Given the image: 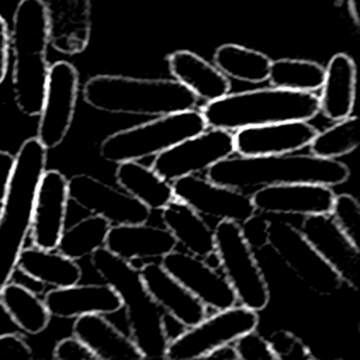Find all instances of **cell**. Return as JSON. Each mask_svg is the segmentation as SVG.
I'll list each match as a JSON object with an SVG mask.
<instances>
[{"instance_id":"6da1fadb","label":"cell","mask_w":360,"mask_h":360,"mask_svg":"<svg viewBox=\"0 0 360 360\" xmlns=\"http://www.w3.org/2000/svg\"><path fill=\"white\" fill-rule=\"evenodd\" d=\"M349 176V167L338 159L294 152L266 156H228L212 165L205 177L218 184L246 190L285 183H316L332 187L345 183Z\"/></svg>"},{"instance_id":"7a4b0ae2","label":"cell","mask_w":360,"mask_h":360,"mask_svg":"<svg viewBox=\"0 0 360 360\" xmlns=\"http://www.w3.org/2000/svg\"><path fill=\"white\" fill-rule=\"evenodd\" d=\"M83 100L107 114L159 117L195 108L198 97L174 79L96 75L84 84Z\"/></svg>"},{"instance_id":"3957f363","label":"cell","mask_w":360,"mask_h":360,"mask_svg":"<svg viewBox=\"0 0 360 360\" xmlns=\"http://www.w3.org/2000/svg\"><path fill=\"white\" fill-rule=\"evenodd\" d=\"M207 127L226 131L281 121H309L319 112V97L312 91L263 87L228 93L207 101L200 110Z\"/></svg>"},{"instance_id":"277c9868","label":"cell","mask_w":360,"mask_h":360,"mask_svg":"<svg viewBox=\"0 0 360 360\" xmlns=\"http://www.w3.org/2000/svg\"><path fill=\"white\" fill-rule=\"evenodd\" d=\"M48 24L44 0H20L10 30L13 52V90L20 111L39 115L49 65L46 60Z\"/></svg>"},{"instance_id":"5b68a950","label":"cell","mask_w":360,"mask_h":360,"mask_svg":"<svg viewBox=\"0 0 360 360\" xmlns=\"http://www.w3.org/2000/svg\"><path fill=\"white\" fill-rule=\"evenodd\" d=\"M90 259L96 273L120 295L125 308L129 338L143 359H165L169 342L165 316L145 288L139 270L105 248L97 249Z\"/></svg>"},{"instance_id":"8992f818","label":"cell","mask_w":360,"mask_h":360,"mask_svg":"<svg viewBox=\"0 0 360 360\" xmlns=\"http://www.w3.org/2000/svg\"><path fill=\"white\" fill-rule=\"evenodd\" d=\"M46 166V148L30 138L20 146L8 193L0 212V291L11 280L20 252L31 229L32 207Z\"/></svg>"},{"instance_id":"52a82bcc","label":"cell","mask_w":360,"mask_h":360,"mask_svg":"<svg viewBox=\"0 0 360 360\" xmlns=\"http://www.w3.org/2000/svg\"><path fill=\"white\" fill-rule=\"evenodd\" d=\"M208 127L195 108L155 117L148 122L110 134L100 143V156L111 163L155 156Z\"/></svg>"},{"instance_id":"ba28073f","label":"cell","mask_w":360,"mask_h":360,"mask_svg":"<svg viewBox=\"0 0 360 360\" xmlns=\"http://www.w3.org/2000/svg\"><path fill=\"white\" fill-rule=\"evenodd\" d=\"M215 253L219 269L232 287L236 301L253 311H262L270 301V290L264 274L242 236L239 224L218 221L214 228Z\"/></svg>"},{"instance_id":"9c48e42d","label":"cell","mask_w":360,"mask_h":360,"mask_svg":"<svg viewBox=\"0 0 360 360\" xmlns=\"http://www.w3.org/2000/svg\"><path fill=\"white\" fill-rule=\"evenodd\" d=\"M257 311L243 305H232L202 318L184 332L169 339L165 359L191 360L204 359L214 349L235 342L240 335L256 329Z\"/></svg>"},{"instance_id":"30bf717a","label":"cell","mask_w":360,"mask_h":360,"mask_svg":"<svg viewBox=\"0 0 360 360\" xmlns=\"http://www.w3.org/2000/svg\"><path fill=\"white\" fill-rule=\"evenodd\" d=\"M269 246L311 291L332 295L340 290V276L315 250L300 228L281 219L269 221Z\"/></svg>"},{"instance_id":"8fae6325","label":"cell","mask_w":360,"mask_h":360,"mask_svg":"<svg viewBox=\"0 0 360 360\" xmlns=\"http://www.w3.org/2000/svg\"><path fill=\"white\" fill-rule=\"evenodd\" d=\"M233 152V134L211 128L155 155L150 167L172 183L184 176L207 172L217 162L232 156Z\"/></svg>"},{"instance_id":"7c38bea8","label":"cell","mask_w":360,"mask_h":360,"mask_svg":"<svg viewBox=\"0 0 360 360\" xmlns=\"http://www.w3.org/2000/svg\"><path fill=\"white\" fill-rule=\"evenodd\" d=\"M77 91L79 73L72 63L58 60L49 66L37 129V139L46 149L56 148L65 141L75 117Z\"/></svg>"},{"instance_id":"4fadbf2b","label":"cell","mask_w":360,"mask_h":360,"mask_svg":"<svg viewBox=\"0 0 360 360\" xmlns=\"http://www.w3.org/2000/svg\"><path fill=\"white\" fill-rule=\"evenodd\" d=\"M174 198L186 202L202 217L242 224L255 212L250 194L214 183L197 174L172 181Z\"/></svg>"},{"instance_id":"5bb4252c","label":"cell","mask_w":360,"mask_h":360,"mask_svg":"<svg viewBox=\"0 0 360 360\" xmlns=\"http://www.w3.org/2000/svg\"><path fill=\"white\" fill-rule=\"evenodd\" d=\"M69 201L111 225L141 224L150 217V210L125 193L90 174H75L68 180Z\"/></svg>"},{"instance_id":"9a60e30c","label":"cell","mask_w":360,"mask_h":360,"mask_svg":"<svg viewBox=\"0 0 360 360\" xmlns=\"http://www.w3.org/2000/svg\"><path fill=\"white\" fill-rule=\"evenodd\" d=\"M160 264L207 308L219 311L236 304V295L225 276L202 257L173 249L160 259Z\"/></svg>"},{"instance_id":"2e32d148","label":"cell","mask_w":360,"mask_h":360,"mask_svg":"<svg viewBox=\"0 0 360 360\" xmlns=\"http://www.w3.org/2000/svg\"><path fill=\"white\" fill-rule=\"evenodd\" d=\"M300 231L342 281L359 291V246L338 226L330 214L304 217Z\"/></svg>"},{"instance_id":"e0dca14e","label":"cell","mask_w":360,"mask_h":360,"mask_svg":"<svg viewBox=\"0 0 360 360\" xmlns=\"http://www.w3.org/2000/svg\"><path fill=\"white\" fill-rule=\"evenodd\" d=\"M68 202V179L58 170H45L32 207L30 235L34 246L56 249L65 229Z\"/></svg>"},{"instance_id":"ac0fdd59","label":"cell","mask_w":360,"mask_h":360,"mask_svg":"<svg viewBox=\"0 0 360 360\" xmlns=\"http://www.w3.org/2000/svg\"><path fill=\"white\" fill-rule=\"evenodd\" d=\"M250 197L257 212L308 217L329 214L335 191L325 184L285 183L259 187Z\"/></svg>"},{"instance_id":"d6986e66","label":"cell","mask_w":360,"mask_h":360,"mask_svg":"<svg viewBox=\"0 0 360 360\" xmlns=\"http://www.w3.org/2000/svg\"><path fill=\"white\" fill-rule=\"evenodd\" d=\"M318 129L308 121H281L240 128L233 134V148L240 156L294 153L309 145Z\"/></svg>"},{"instance_id":"ffe728a7","label":"cell","mask_w":360,"mask_h":360,"mask_svg":"<svg viewBox=\"0 0 360 360\" xmlns=\"http://www.w3.org/2000/svg\"><path fill=\"white\" fill-rule=\"evenodd\" d=\"M49 45L60 53L83 52L91 35V0L45 1Z\"/></svg>"},{"instance_id":"44dd1931","label":"cell","mask_w":360,"mask_h":360,"mask_svg":"<svg viewBox=\"0 0 360 360\" xmlns=\"http://www.w3.org/2000/svg\"><path fill=\"white\" fill-rule=\"evenodd\" d=\"M138 270L149 295L177 323L190 328L207 316V307L160 263L150 260Z\"/></svg>"},{"instance_id":"7402d4cb","label":"cell","mask_w":360,"mask_h":360,"mask_svg":"<svg viewBox=\"0 0 360 360\" xmlns=\"http://www.w3.org/2000/svg\"><path fill=\"white\" fill-rule=\"evenodd\" d=\"M44 302L56 318H77L86 314L108 315L120 311L122 302L117 291L107 283L72 284L59 287L45 294Z\"/></svg>"},{"instance_id":"603a6c76","label":"cell","mask_w":360,"mask_h":360,"mask_svg":"<svg viewBox=\"0 0 360 360\" xmlns=\"http://www.w3.org/2000/svg\"><path fill=\"white\" fill-rule=\"evenodd\" d=\"M176 246V239L165 226H153L146 222L111 225L104 245L112 255L131 263L138 259L148 262L162 259Z\"/></svg>"},{"instance_id":"cb8c5ba5","label":"cell","mask_w":360,"mask_h":360,"mask_svg":"<svg viewBox=\"0 0 360 360\" xmlns=\"http://www.w3.org/2000/svg\"><path fill=\"white\" fill-rule=\"evenodd\" d=\"M73 336L80 339L97 360H139L142 353L134 340L101 314L75 318Z\"/></svg>"},{"instance_id":"d4e9b609","label":"cell","mask_w":360,"mask_h":360,"mask_svg":"<svg viewBox=\"0 0 360 360\" xmlns=\"http://www.w3.org/2000/svg\"><path fill=\"white\" fill-rule=\"evenodd\" d=\"M356 82L354 60L347 53H335L325 68L323 83L319 89V112L330 121L349 117L354 107Z\"/></svg>"},{"instance_id":"484cf974","label":"cell","mask_w":360,"mask_h":360,"mask_svg":"<svg viewBox=\"0 0 360 360\" xmlns=\"http://www.w3.org/2000/svg\"><path fill=\"white\" fill-rule=\"evenodd\" d=\"M167 66L174 80L204 101L217 100L231 91L229 77L195 52L174 51L167 55Z\"/></svg>"},{"instance_id":"4316f807","label":"cell","mask_w":360,"mask_h":360,"mask_svg":"<svg viewBox=\"0 0 360 360\" xmlns=\"http://www.w3.org/2000/svg\"><path fill=\"white\" fill-rule=\"evenodd\" d=\"M160 211L165 228L186 252L202 259L215 252L214 229L190 205L173 198Z\"/></svg>"},{"instance_id":"83f0119b","label":"cell","mask_w":360,"mask_h":360,"mask_svg":"<svg viewBox=\"0 0 360 360\" xmlns=\"http://www.w3.org/2000/svg\"><path fill=\"white\" fill-rule=\"evenodd\" d=\"M15 270L41 284L53 288L76 284L82 278V269L76 260L56 249L48 250L37 246L22 248L18 255Z\"/></svg>"},{"instance_id":"f1b7e54d","label":"cell","mask_w":360,"mask_h":360,"mask_svg":"<svg viewBox=\"0 0 360 360\" xmlns=\"http://www.w3.org/2000/svg\"><path fill=\"white\" fill-rule=\"evenodd\" d=\"M115 181L125 193L145 204L150 211H160L174 198L172 183L165 180L150 166L139 163V160L118 163Z\"/></svg>"},{"instance_id":"f546056e","label":"cell","mask_w":360,"mask_h":360,"mask_svg":"<svg viewBox=\"0 0 360 360\" xmlns=\"http://www.w3.org/2000/svg\"><path fill=\"white\" fill-rule=\"evenodd\" d=\"M212 59L226 77L253 84L267 80L271 63L266 53L238 44L219 45Z\"/></svg>"},{"instance_id":"4dcf8cb0","label":"cell","mask_w":360,"mask_h":360,"mask_svg":"<svg viewBox=\"0 0 360 360\" xmlns=\"http://www.w3.org/2000/svg\"><path fill=\"white\" fill-rule=\"evenodd\" d=\"M0 300L8 309L20 330L30 335L44 332L51 321V314L44 302L28 287L11 283V280L1 288Z\"/></svg>"},{"instance_id":"1f68e13d","label":"cell","mask_w":360,"mask_h":360,"mask_svg":"<svg viewBox=\"0 0 360 360\" xmlns=\"http://www.w3.org/2000/svg\"><path fill=\"white\" fill-rule=\"evenodd\" d=\"M110 226L111 224L107 219L90 214L63 229L56 250L76 262L89 257L97 249L104 248Z\"/></svg>"},{"instance_id":"d6a6232c","label":"cell","mask_w":360,"mask_h":360,"mask_svg":"<svg viewBox=\"0 0 360 360\" xmlns=\"http://www.w3.org/2000/svg\"><path fill=\"white\" fill-rule=\"evenodd\" d=\"M323 76L325 68L315 60L281 58L271 60L267 80L273 87L315 93L321 89Z\"/></svg>"},{"instance_id":"836d02e7","label":"cell","mask_w":360,"mask_h":360,"mask_svg":"<svg viewBox=\"0 0 360 360\" xmlns=\"http://www.w3.org/2000/svg\"><path fill=\"white\" fill-rule=\"evenodd\" d=\"M359 142V120L350 114L346 118L335 121L325 131H318L308 146L315 156L338 159L356 150Z\"/></svg>"},{"instance_id":"e575fe53","label":"cell","mask_w":360,"mask_h":360,"mask_svg":"<svg viewBox=\"0 0 360 360\" xmlns=\"http://www.w3.org/2000/svg\"><path fill=\"white\" fill-rule=\"evenodd\" d=\"M329 214L338 226L360 246V202L357 198L347 193L335 194Z\"/></svg>"},{"instance_id":"d590c367","label":"cell","mask_w":360,"mask_h":360,"mask_svg":"<svg viewBox=\"0 0 360 360\" xmlns=\"http://www.w3.org/2000/svg\"><path fill=\"white\" fill-rule=\"evenodd\" d=\"M267 342L276 356V360L312 359L309 347L292 332L276 330L267 338Z\"/></svg>"},{"instance_id":"8d00e7d4","label":"cell","mask_w":360,"mask_h":360,"mask_svg":"<svg viewBox=\"0 0 360 360\" xmlns=\"http://www.w3.org/2000/svg\"><path fill=\"white\" fill-rule=\"evenodd\" d=\"M232 343L238 360H276L267 339L259 335L256 329L240 335Z\"/></svg>"},{"instance_id":"74e56055","label":"cell","mask_w":360,"mask_h":360,"mask_svg":"<svg viewBox=\"0 0 360 360\" xmlns=\"http://www.w3.org/2000/svg\"><path fill=\"white\" fill-rule=\"evenodd\" d=\"M269 221L270 219L262 212L255 211L249 218L239 224L242 236L253 252L269 246Z\"/></svg>"},{"instance_id":"f35d334b","label":"cell","mask_w":360,"mask_h":360,"mask_svg":"<svg viewBox=\"0 0 360 360\" xmlns=\"http://www.w3.org/2000/svg\"><path fill=\"white\" fill-rule=\"evenodd\" d=\"M56 360H97L91 350L76 336L59 340L52 353Z\"/></svg>"},{"instance_id":"ab89813d","label":"cell","mask_w":360,"mask_h":360,"mask_svg":"<svg viewBox=\"0 0 360 360\" xmlns=\"http://www.w3.org/2000/svg\"><path fill=\"white\" fill-rule=\"evenodd\" d=\"M31 357H32V349L18 332L0 336V360L31 359Z\"/></svg>"},{"instance_id":"60d3db41","label":"cell","mask_w":360,"mask_h":360,"mask_svg":"<svg viewBox=\"0 0 360 360\" xmlns=\"http://www.w3.org/2000/svg\"><path fill=\"white\" fill-rule=\"evenodd\" d=\"M14 162H15L14 155H11L7 150H0V212H1L6 195L8 193Z\"/></svg>"},{"instance_id":"b9f144b4","label":"cell","mask_w":360,"mask_h":360,"mask_svg":"<svg viewBox=\"0 0 360 360\" xmlns=\"http://www.w3.org/2000/svg\"><path fill=\"white\" fill-rule=\"evenodd\" d=\"M10 59V28L6 20L0 15V84L3 83Z\"/></svg>"},{"instance_id":"7bdbcfd3","label":"cell","mask_w":360,"mask_h":360,"mask_svg":"<svg viewBox=\"0 0 360 360\" xmlns=\"http://www.w3.org/2000/svg\"><path fill=\"white\" fill-rule=\"evenodd\" d=\"M17 332H20L18 325L14 322L8 309L4 307V304L0 300V336L8 335V333H17Z\"/></svg>"},{"instance_id":"ee69618b","label":"cell","mask_w":360,"mask_h":360,"mask_svg":"<svg viewBox=\"0 0 360 360\" xmlns=\"http://www.w3.org/2000/svg\"><path fill=\"white\" fill-rule=\"evenodd\" d=\"M204 359H214V360H238L236 352L233 349V345L226 343L222 345L217 349H214L212 352H210Z\"/></svg>"},{"instance_id":"f6af8a7d","label":"cell","mask_w":360,"mask_h":360,"mask_svg":"<svg viewBox=\"0 0 360 360\" xmlns=\"http://www.w3.org/2000/svg\"><path fill=\"white\" fill-rule=\"evenodd\" d=\"M347 11L352 21L356 27H360V14H359V0H347Z\"/></svg>"}]
</instances>
